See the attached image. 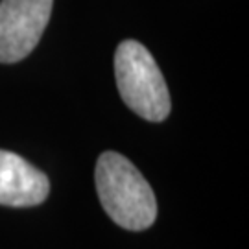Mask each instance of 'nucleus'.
Masks as SVG:
<instances>
[{"label": "nucleus", "mask_w": 249, "mask_h": 249, "mask_svg": "<svg viewBox=\"0 0 249 249\" xmlns=\"http://www.w3.org/2000/svg\"><path fill=\"white\" fill-rule=\"evenodd\" d=\"M53 0L0 2V63H17L39 45Z\"/></svg>", "instance_id": "7ed1b4c3"}, {"label": "nucleus", "mask_w": 249, "mask_h": 249, "mask_svg": "<svg viewBox=\"0 0 249 249\" xmlns=\"http://www.w3.org/2000/svg\"><path fill=\"white\" fill-rule=\"evenodd\" d=\"M48 192L50 181L45 172L13 151L0 150V205L34 207L43 203Z\"/></svg>", "instance_id": "20e7f679"}, {"label": "nucleus", "mask_w": 249, "mask_h": 249, "mask_svg": "<svg viewBox=\"0 0 249 249\" xmlns=\"http://www.w3.org/2000/svg\"><path fill=\"white\" fill-rule=\"evenodd\" d=\"M96 190L107 216L127 231H144L157 218V199L150 183L131 160L116 151L98 157Z\"/></svg>", "instance_id": "f257e3e1"}, {"label": "nucleus", "mask_w": 249, "mask_h": 249, "mask_svg": "<svg viewBox=\"0 0 249 249\" xmlns=\"http://www.w3.org/2000/svg\"><path fill=\"white\" fill-rule=\"evenodd\" d=\"M118 92L133 113L150 122H162L172 102L164 76L148 48L139 41H122L115 53Z\"/></svg>", "instance_id": "f03ea898"}]
</instances>
